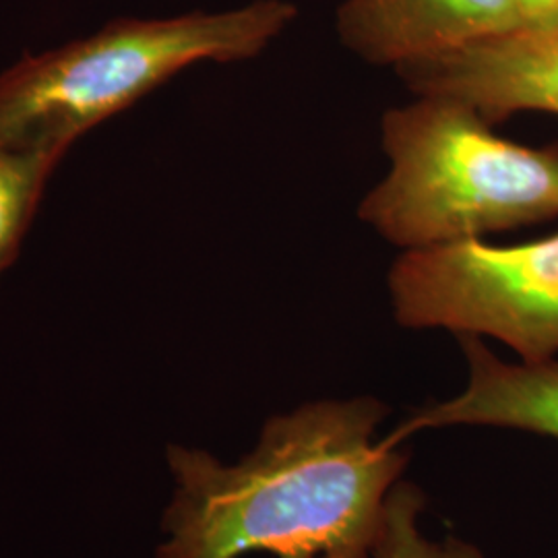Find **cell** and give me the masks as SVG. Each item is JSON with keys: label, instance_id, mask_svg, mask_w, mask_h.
I'll use <instances>...</instances> for the list:
<instances>
[{"label": "cell", "instance_id": "6da1fadb", "mask_svg": "<svg viewBox=\"0 0 558 558\" xmlns=\"http://www.w3.org/2000/svg\"><path fill=\"white\" fill-rule=\"evenodd\" d=\"M373 398L315 401L269 420L255 453L223 465L170 447L177 495L158 558H371L405 453L377 442Z\"/></svg>", "mask_w": 558, "mask_h": 558}, {"label": "cell", "instance_id": "5b68a950", "mask_svg": "<svg viewBox=\"0 0 558 558\" xmlns=\"http://www.w3.org/2000/svg\"><path fill=\"white\" fill-rule=\"evenodd\" d=\"M396 73L414 96L463 101L490 124L521 112L558 114V21L410 60Z\"/></svg>", "mask_w": 558, "mask_h": 558}, {"label": "cell", "instance_id": "9c48e42d", "mask_svg": "<svg viewBox=\"0 0 558 558\" xmlns=\"http://www.w3.org/2000/svg\"><path fill=\"white\" fill-rule=\"evenodd\" d=\"M422 509L424 495L418 488L410 482H398L383 505L371 558H484L476 546L459 539L424 538L418 527Z\"/></svg>", "mask_w": 558, "mask_h": 558}, {"label": "cell", "instance_id": "3957f363", "mask_svg": "<svg viewBox=\"0 0 558 558\" xmlns=\"http://www.w3.org/2000/svg\"><path fill=\"white\" fill-rule=\"evenodd\" d=\"M290 0L220 13L110 21L98 34L25 57L0 73V147L54 151L135 106L197 62L259 57L296 21Z\"/></svg>", "mask_w": 558, "mask_h": 558}, {"label": "cell", "instance_id": "52a82bcc", "mask_svg": "<svg viewBox=\"0 0 558 558\" xmlns=\"http://www.w3.org/2000/svg\"><path fill=\"white\" fill-rule=\"evenodd\" d=\"M468 385L453 399L420 410L389 437L393 445L422 428L497 426L558 440V359L505 362L482 338L463 336Z\"/></svg>", "mask_w": 558, "mask_h": 558}, {"label": "cell", "instance_id": "30bf717a", "mask_svg": "<svg viewBox=\"0 0 558 558\" xmlns=\"http://www.w3.org/2000/svg\"><path fill=\"white\" fill-rule=\"evenodd\" d=\"M519 27H542L558 21V0H515Z\"/></svg>", "mask_w": 558, "mask_h": 558}, {"label": "cell", "instance_id": "8992f818", "mask_svg": "<svg viewBox=\"0 0 558 558\" xmlns=\"http://www.w3.org/2000/svg\"><path fill=\"white\" fill-rule=\"evenodd\" d=\"M513 29L515 0H343L338 9L341 44L393 69Z\"/></svg>", "mask_w": 558, "mask_h": 558}, {"label": "cell", "instance_id": "ba28073f", "mask_svg": "<svg viewBox=\"0 0 558 558\" xmlns=\"http://www.w3.org/2000/svg\"><path fill=\"white\" fill-rule=\"evenodd\" d=\"M62 158L54 151L0 147V276L17 260L46 184Z\"/></svg>", "mask_w": 558, "mask_h": 558}, {"label": "cell", "instance_id": "7a4b0ae2", "mask_svg": "<svg viewBox=\"0 0 558 558\" xmlns=\"http://www.w3.org/2000/svg\"><path fill=\"white\" fill-rule=\"evenodd\" d=\"M380 145L389 172L359 218L401 253L558 218V145L502 140L463 101L416 96L387 110Z\"/></svg>", "mask_w": 558, "mask_h": 558}, {"label": "cell", "instance_id": "277c9868", "mask_svg": "<svg viewBox=\"0 0 558 558\" xmlns=\"http://www.w3.org/2000/svg\"><path fill=\"white\" fill-rule=\"evenodd\" d=\"M389 294L403 327L497 339L523 362L558 359V232L513 246L470 240L401 253Z\"/></svg>", "mask_w": 558, "mask_h": 558}]
</instances>
